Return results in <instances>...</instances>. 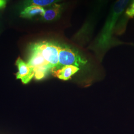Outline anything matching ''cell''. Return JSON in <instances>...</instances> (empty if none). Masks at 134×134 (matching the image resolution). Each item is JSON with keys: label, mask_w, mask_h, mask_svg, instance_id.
<instances>
[{"label": "cell", "mask_w": 134, "mask_h": 134, "mask_svg": "<svg viewBox=\"0 0 134 134\" xmlns=\"http://www.w3.org/2000/svg\"><path fill=\"white\" fill-rule=\"evenodd\" d=\"M45 9V14L41 16V19L45 21H51L60 18L63 9V5L55 3Z\"/></svg>", "instance_id": "6"}, {"label": "cell", "mask_w": 134, "mask_h": 134, "mask_svg": "<svg viewBox=\"0 0 134 134\" xmlns=\"http://www.w3.org/2000/svg\"><path fill=\"white\" fill-rule=\"evenodd\" d=\"M15 65L18 69L15 74L16 79H20L23 83L27 84L34 77L33 69L19 57L17 59Z\"/></svg>", "instance_id": "5"}, {"label": "cell", "mask_w": 134, "mask_h": 134, "mask_svg": "<svg viewBox=\"0 0 134 134\" xmlns=\"http://www.w3.org/2000/svg\"><path fill=\"white\" fill-rule=\"evenodd\" d=\"M51 72L59 69V52L61 44L53 41H42L35 42Z\"/></svg>", "instance_id": "3"}, {"label": "cell", "mask_w": 134, "mask_h": 134, "mask_svg": "<svg viewBox=\"0 0 134 134\" xmlns=\"http://www.w3.org/2000/svg\"><path fill=\"white\" fill-rule=\"evenodd\" d=\"M61 0H25L23 5V8L31 5H38L40 7H48L54 4L57 3Z\"/></svg>", "instance_id": "9"}, {"label": "cell", "mask_w": 134, "mask_h": 134, "mask_svg": "<svg viewBox=\"0 0 134 134\" xmlns=\"http://www.w3.org/2000/svg\"><path fill=\"white\" fill-rule=\"evenodd\" d=\"M80 70V68L74 65H67L53 72V75L59 79L67 81Z\"/></svg>", "instance_id": "7"}, {"label": "cell", "mask_w": 134, "mask_h": 134, "mask_svg": "<svg viewBox=\"0 0 134 134\" xmlns=\"http://www.w3.org/2000/svg\"><path fill=\"white\" fill-rule=\"evenodd\" d=\"M126 15L130 18L134 17V0H132L131 4L126 10L125 12Z\"/></svg>", "instance_id": "10"}, {"label": "cell", "mask_w": 134, "mask_h": 134, "mask_svg": "<svg viewBox=\"0 0 134 134\" xmlns=\"http://www.w3.org/2000/svg\"><path fill=\"white\" fill-rule=\"evenodd\" d=\"M27 63L33 69L34 77L36 80L42 79L49 72H51L50 68L35 43L30 44L29 47V58Z\"/></svg>", "instance_id": "2"}, {"label": "cell", "mask_w": 134, "mask_h": 134, "mask_svg": "<svg viewBox=\"0 0 134 134\" xmlns=\"http://www.w3.org/2000/svg\"><path fill=\"white\" fill-rule=\"evenodd\" d=\"M44 7L35 5H31L24 8L20 13V17L24 19H31L37 15L42 16L45 14Z\"/></svg>", "instance_id": "8"}, {"label": "cell", "mask_w": 134, "mask_h": 134, "mask_svg": "<svg viewBox=\"0 0 134 134\" xmlns=\"http://www.w3.org/2000/svg\"><path fill=\"white\" fill-rule=\"evenodd\" d=\"M130 0H117L113 5L104 26L96 40L95 47L104 50L112 43V34L116 24L124 13Z\"/></svg>", "instance_id": "1"}, {"label": "cell", "mask_w": 134, "mask_h": 134, "mask_svg": "<svg viewBox=\"0 0 134 134\" xmlns=\"http://www.w3.org/2000/svg\"><path fill=\"white\" fill-rule=\"evenodd\" d=\"M87 60L75 49L61 44L59 52V69L67 65L79 67L86 65Z\"/></svg>", "instance_id": "4"}, {"label": "cell", "mask_w": 134, "mask_h": 134, "mask_svg": "<svg viewBox=\"0 0 134 134\" xmlns=\"http://www.w3.org/2000/svg\"><path fill=\"white\" fill-rule=\"evenodd\" d=\"M7 4V0H0V9L5 8Z\"/></svg>", "instance_id": "11"}]
</instances>
